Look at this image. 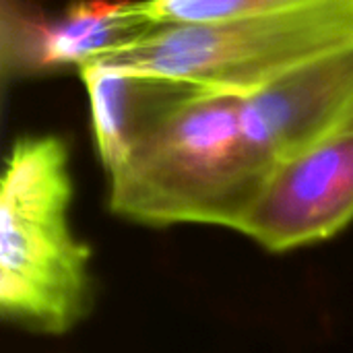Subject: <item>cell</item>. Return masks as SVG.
Segmentation results:
<instances>
[{
    "mask_svg": "<svg viewBox=\"0 0 353 353\" xmlns=\"http://www.w3.org/2000/svg\"><path fill=\"white\" fill-rule=\"evenodd\" d=\"M242 97L194 87L130 143L110 176V211L149 228L240 223L277 161L242 128Z\"/></svg>",
    "mask_w": 353,
    "mask_h": 353,
    "instance_id": "cell-1",
    "label": "cell"
},
{
    "mask_svg": "<svg viewBox=\"0 0 353 353\" xmlns=\"http://www.w3.org/2000/svg\"><path fill=\"white\" fill-rule=\"evenodd\" d=\"M68 147L56 134L12 143L0 190V312L4 321L64 335L93 306L91 250L70 225Z\"/></svg>",
    "mask_w": 353,
    "mask_h": 353,
    "instance_id": "cell-2",
    "label": "cell"
},
{
    "mask_svg": "<svg viewBox=\"0 0 353 353\" xmlns=\"http://www.w3.org/2000/svg\"><path fill=\"white\" fill-rule=\"evenodd\" d=\"M353 46V0L219 23L155 25L83 64L248 97L285 72Z\"/></svg>",
    "mask_w": 353,
    "mask_h": 353,
    "instance_id": "cell-3",
    "label": "cell"
},
{
    "mask_svg": "<svg viewBox=\"0 0 353 353\" xmlns=\"http://www.w3.org/2000/svg\"><path fill=\"white\" fill-rule=\"evenodd\" d=\"M353 221V132L333 134L271 170L240 234L269 252L325 242Z\"/></svg>",
    "mask_w": 353,
    "mask_h": 353,
    "instance_id": "cell-4",
    "label": "cell"
},
{
    "mask_svg": "<svg viewBox=\"0 0 353 353\" xmlns=\"http://www.w3.org/2000/svg\"><path fill=\"white\" fill-rule=\"evenodd\" d=\"M353 105V46L310 60L242 97V128L273 161L333 137Z\"/></svg>",
    "mask_w": 353,
    "mask_h": 353,
    "instance_id": "cell-5",
    "label": "cell"
},
{
    "mask_svg": "<svg viewBox=\"0 0 353 353\" xmlns=\"http://www.w3.org/2000/svg\"><path fill=\"white\" fill-rule=\"evenodd\" d=\"M151 25L130 0H72L58 19L21 8L19 0L2 6L4 79L81 66L85 60L114 50Z\"/></svg>",
    "mask_w": 353,
    "mask_h": 353,
    "instance_id": "cell-6",
    "label": "cell"
},
{
    "mask_svg": "<svg viewBox=\"0 0 353 353\" xmlns=\"http://www.w3.org/2000/svg\"><path fill=\"white\" fill-rule=\"evenodd\" d=\"M79 74L89 95L97 155L110 174L132 139L163 110L188 95L196 85L81 64Z\"/></svg>",
    "mask_w": 353,
    "mask_h": 353,
    "instance_id": "cell-7",
    "label": "cell"
},
{
    "mask_svg": "<svg viewBox=\"0 0 353 353\" xmlns=\"http://www.w3.org/2000/svg\"><path fill=\"white\" fill-rule=\"evenodd\" d=\"M319 0H139L137 10L151 25L219 23L306 6Z\"/></svg>",
    "mask_w": 353,
    "mask_h": 353,
    "instance_id": "cell-8",
    "label": "cell"
},
{
    "mask_svg": "<svg viewBox=\"0 0 353 353\" xmlns=\"http://www.w3.org/2000/svg\"><path fill=\"white\" fill-rule=\"evenodd\" d=\"M343 132H353V105L350 108V112L345 114V118H343V122L339 124V128H337L335 134H343Z\"/></svg>",
    "mask_w": 353,
    "mask_h": 353,
    "instance_id": "cell-9",
    "label": "cell"
}]
</instances>
